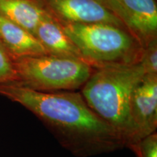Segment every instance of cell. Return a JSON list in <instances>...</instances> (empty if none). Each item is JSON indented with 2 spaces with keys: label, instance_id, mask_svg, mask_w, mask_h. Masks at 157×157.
I'll use <instances>...</instances> for the list:
<instances>
[{
  "label": "cell",
  "instance_id": "obj_12",
  "mask_svg": "<svg viewBox=\"0 0 157 157\" xmlns=\"http://www.w3.org/2000/svg\"><path fill=\"white\" fill-rule=\"evenodd\" d=\"M16 82V74L12 59L0 45V85Z\"/></svg>",
  "mask_w": 157,
  "mask_h": 157
},
{
  "label": "cell",
  "instance_id": "obj_11",
  "mask_svg": "<svg viewBox=\"0 0 157 157\" xmlns=\"http://www.w3.org/2000/svg\"><path fill=\"white\" fill-rule=\"evenodd\" d=\"M136 157H157V134L153 133L127 147Z\"/></svg>",
  "mask_w": 157,
  "mask_h": 157
},
{
  "label": "cell",
  "instance_id": "obj_6",
  "mask_svg": "<svg viewBox=\"0 0 157 157\" xmlns=\"http://www.w3.org/2000/svg\"><path fill=\"white\" fill-rule=\"evenodd\" d=\"M50 6L66 23L121 25L117 15L97 0H51Z\"/></svg>",
  "mask_w": 157,
  "mask_h": 157
},
{
  "label": "cell",
  "instance_id": "obj_3",
  "mask_svg": "<svg viewBox=\"0 0 157 157\" xmlns=\"http://www.w3.org/2000/svg\"><path fill=\"white\" fill-rule=\"evenodd\" d=\"M13 64L15 83L40 92L74 91L92 74L88 63L52 55L15 59Z\"/></svg>",
  "mask_w": 157,
  "mask_h": 157
},
{
  "label": "cell",
  "instance_id": "obj_8",
  "mask_svg": "<svg viewBox=\"0 0 157 157\" xmlns=\"http://www.w3.org/2000/svg\"><path fill=\"white\" fill-rule=\"evenodd\" d=\"M34 35L50 55L87 62L78 49L65 34L61 26L50 17L39 23Z\"/></svg>",
  "mask_w": 157,
  "mask_h": 157
},
{
  "label": "cell",
  "instance_id": "obj_5",
  "mask_svg": "<svg viewBox=\"0 0 157 157\" xmlns=\"http://www.w3.org/2000/svg\"><path fill=\"white\" fill-rule=\"evenodd\" d=\"M129 122L131 138L127 146L156 132V76L146 75L133 90L129 103Z\"/></svg>",
  "mask_w": 157,
  "mask_h": 157
},
{
  "label": "cell",
  "instance_id": "obj_13",
  "mask_svg": "<svg viewBox=\"0 0 157 157\" xmlns=\"http://www.w3.org/2000/svg\"><path fill=\"white\" fill-rule=\"evenodd\" d=\"M146 75L156 76L157 72V45L156 39H153L143 55L140 63Z\"/></svg>",
  "mask_w": 157,
  "mask_h": 157
},
{
  "label": "cell",
  "instance_id": "obj_7",
  "mask_svg": "<svg viewBox=\"0 0 157 157\" xmlns=\"http://www.w3.org/2000/svg\"><path fill=\"white\" fill-rule=\"evenodd\" d=\"M0 45L13 60L50 55L32 34L0 15Z\"/></svg>",
  "mask_w": 157,
  "mask_h": 157
},
{
  "label": "cell",
  "instance_id": "obj_9",
  "mask_svg": "<svg viewBox=\"0 0 157 157\" xmlns=\"http://www.w3.org/2000/svg\"><path fill=\"white\" fill-rule=\"evenodd\" d=\"M125 21L144 39L154 37L157 30V7L154 0H120Z\"/></svg>",
  "mask_w": 157,
  "mask_h": 157
},
{
  "label": "cell",
  "instance_id": "obj_1",
  "mask_svg": "<svg viewBox=\"0 0 157 157\" xmlns=\"http://www.w3.org/2000/svg\"><path fill=\"white\" fill-rule=\"evenodd\" d=\"M0 95L34 113L74 156L93 157L126 148L122 137L88 106L81 93L36 91L13 82L0 85Z\"/></svg>",
  "mask_w": 157,
  "mask_h": 157
},
{
  "label": "cell",
  "instance_id": "obj_10",
  "mask_svg": "<svg viewBox=\"0 0 157 157\" xmlns=\"http://www.w3.org/2000/svg\"><path fill=\"white\" fill-rule=\"evenodd\" d=\"M0 15L33 35L39 23L50 17L29 0H0Z\"/></svg>",
  "mask_w": 157,
  "mask_h": 157
},
{
  "label": "cell",
  "instance_id": "obj_4",
  "mask_svg": "<svg viewBox=\"0 0 157 157\" xmlns=\"http://www.w3.org/2000/svg\"><path fill=\"white\" fill-rule=\"evenodd\" d=\"M60 26L87 62L117 63L134 46L131 36L117 25L64 22Z\"/></svg>",
  "mask_w": 157,
  "mask_h": 157
},
{
  "label": "cell",
  "instance_id": "obj_2",
  "mask_svg": "<svg viewBox=\"0 0 157 157\" xmlns=\"http://www.w3.org/2000/svg\"><path fill=\"white\" fill-rule=\"evenodd\" d=\"M146 75L140 63L105 64L91 74L82 90L88 106L119 133L126 148L131 138V96Z\"/></svg>",
  "mask_w": 157,
  "mask_h": 157
}]
</instances>
